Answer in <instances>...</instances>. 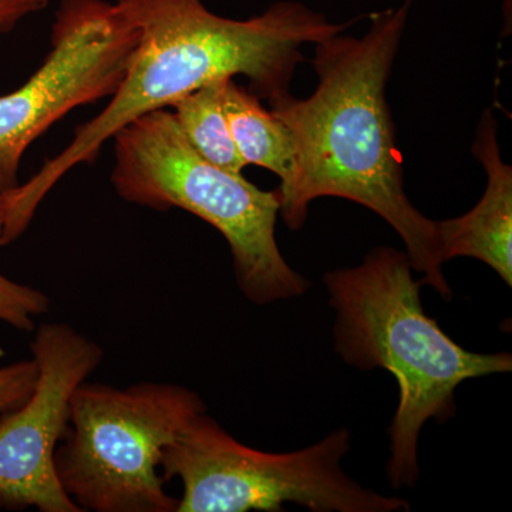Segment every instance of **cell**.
I'll use <instances>...</instances> for the list:
<instances>
[{
    "instance_id": "13",
    "label": "cell",
    "mask_w": 512,
    "mask_h": 512,
    "mask_svg": "<svg viewBox=\"0 0 512 512\" xmlns=\"http://www.w3.org/2000/svg\"><path fill=\"white\" fill-rule=\"evenodd\" d=\"M39 375L35 360L0 367V416L28 400Z\"/></svg>"
},
{
    "instance_id": "7",
    "label": "cell",
    "mask_w": 512,
    "mask_h": 512,
    "mask_svg": "<svg viewBox=\"0 0 512 512\" xmlns=\"http://www.w3.org/2000/svg\"><path fill=\"white\" fill-rule=\"evenodd\" d=\"M49 55L18 90L0 96V195L19 185L23 154L67 113L113 96L137 46L119 3L62 0Z\"/></svg>"
},
{
    "instance_id": "14",
    "label": "cell",
    "mask_w": 512,
    "mask_h": 512,
    "mask_svg": "<svg viewBox=\"0 0 512 512\" xmlns=\"http://www.w3.org/2000/svg\"><path fill=\"white\" fill-rule=\"evenodd\" d=\"M47 5L49 0H0V33L10 32L20 20L42 12Z\"/></svg>"
},
{
    "instance_id": "11",
    "label": "cell",
    "mask_w": 512,
    "mask_h": 512,
    "mask_svg": "<svg viewBox=\"0 0 512 512\" xmlns=\"http://www.w3.org/2000/svg\"><path fill=\"white\" fill-rule=\"evenodd\" d=\"M225 80L207 84L173 104L174 119L185 140L211 164L232 174L247 167L239 156L222 107Z\"/></svg>"
},
{
    "instance_id": "10",
    "label": "cell",
    "mask_w": 512,
    "mask_h": 512,
    "mask_svg": "<svg viewBox=\"0 0 512 512\" xmlns=\"http://www.w3.org/2000/svg\"><path fill=\"white\" fill-rule=\"evenodd\" d=\"M232 140L247 165L266 168L278 175L279 187L293 180L296 171L295 146L288 127L271 110H266L256 94L228 79L222 94Z\"/></svg>"
},
{
    "instance_id": "1",
    "label": "cell",
    "mask_w": 512,
    "mask_h": 512,
    "mask_svg": "<svg viewBox=\"0 0 512 512\" xmlns=\"http://www.w3.org/2000/svg\"><path fill=\"white\" fill-rule=\"evenodd\" d=\"M138 30L133 56L106 109L77 127L62 153L47 160L23 185L0 195L3 244L28 229L53 187L80 164L99 157L117 131L150 111L173 107L195 90L245 76L251 92L269 103L289 93L293 73L305 60L303 45L345 32L293 0L276 2L262 15L234 20L215 15L202 0H119Z\"/></svg>"
},
{
    "instance_id": "4",
    "label": "cell",
    "mask_w": 512,
    "mask_h": 512,
    "mask_svg": "<svg viewBox=\"0 0 512 512\" xmlns=\"http://www.w3.org/2000/svg\"><path fill=\"white\" fill-rule=\"evenodd\" d=\"M111 183L123 200L158 211L191 212L227 239L239 289L266 305L295 298L308 282L285 261L275 238L278 192L264 191L242 174L202 158L190 146L173 111H150L117 131Z\"/></svg>"
},
{
    "instance_id": "12",
    "label": "cell",
    "mask_w": 512,
    "mask_h": 512,
    "mask_svg": "<svg viewBox=\"0 0 512 512\" xmlns=\"http://www.w3.org/2000/svg\"><path fill=\"white\" fill-rule=\"evenodd\" d=\"M45 293L0 274V320L19 330L35 329V316L49 309Z\"/></svg>"
},
{
    "instance_id": "15",
    "label": "cell",
    "mask_w": 512,
    "mask_h": 512,
    "mask_svg": "<svg viewBox=\"0 0 512 512\" xmlns=\"http://www.w3.org/2000/svg\"><path fill=\"white\" fill-rule=\"evenodd\" d=\"M3 247V215L2 204H0V249Z\"/></svg>"
},
{
    "instance_id": "8",
    "label": "cell",
    "mask_w": 512,
    "mask_h": 512,
    "mask_svg": "<svg viewBox=\"0 0 512 512\" xmlns=\"http://www.w3.org/2000/svg\"><path fill=\"white\" fill-rule=\"evenodd\" d=\"M39 370L25 403L0 416V508L82 512L60 484L55 454L70 427V403L103 359V350L66 323L36 330Z\"/></svg>"
},
{
    "instance_id": "3",
    "label": "cell",
    "mask_w": 512,
    "mask_h": 512,
    "mask_svg": "<svg viewBox=\"0 0 512 512\" xmlns=\"http://www.w3.org/2000/svg\"><path fill=\"white\" fill-rule=\"evenodd\" d=\"M412 271L406 252L383 247L370 252L362 265L325 276L336 311L339 355L360 370H387L399 384L387 467L394 488L416 485L420 431L426 421L453 416L457 387L468 379L512 369L508 353L470 352L446 335L424 312L423 284Z\"/></svg>"
},
{
    "instance_id": "5",
    "label": "cell",
    "mask_w": 512,
    "mask_h": 512,
    "mask_svg": "<svg viewBox=\"0 0 512 512\" xmlns=\"http://www.w3.org/2000/svg\"><path fill=\"white\" fill-rule=\"evenodd\" d=\"M205 412L197 393L171 383L116 389L82 383L55 454L57 477L83 511L177 512L160 463L178 431Z\"/></svg>"
},
{
    "instance_id": "9",
    "label": "cell",
    "mask_w": 512,
    "mask_h": 512,
    "mask_svg": "<svg viewBox=\"0 0 512 512\" xmlns=\"http://www.w3.org/2000/svg\"><path fill=\"white\" fill-rule=\"evenodd\" d=\"M488 183L473 210L453 220L437 221L441 258L457 256L483 261L508 286L512 285V168L501 158L497 121L485 111L473 146Z\"/></svg>"
},
{
    "instance_id": "2",
    "label": "cell",
    "mask_w": 512,
    "mask_h": 512,
    "mask_svg": "<svg viewBox=\"0 0 512 512\" xmlns=\"http://www.w3.org/2000/svg\"><path fill=\"white\" fill-rule=\"evenodd\" d=\"M412 0L372 16L363 37L342 33L315 43L312 64L319 83L308 99L291 93L271 101V111L291 133L295 177L279 187L289 228H301L312 201L338 197L375 211L400 235L413 269L443 298L451 288L441 266L437 221L409 201L402 158L386 100V84L406 29Z\"/></svg>"
},
{
    "instance_id": "6",
    "label": "cell",
    "mask_w": 512,
    "mask_h": 512,
    "mask_svg": "<svg viewBox=\"0 0 512 512\" xmlns=\"http://www.w3.org/2000/svg\"><path fill=\"white\" fill-rule=\"evenodd\" d=\"M348 429L315 446L286 454L262 453L238 443L200 413L165 446L164 481H183L177 512L284 511L285 503L315 512L409 511V503L366 490L342 470Z\"/></svg>"
}]
</instances>
